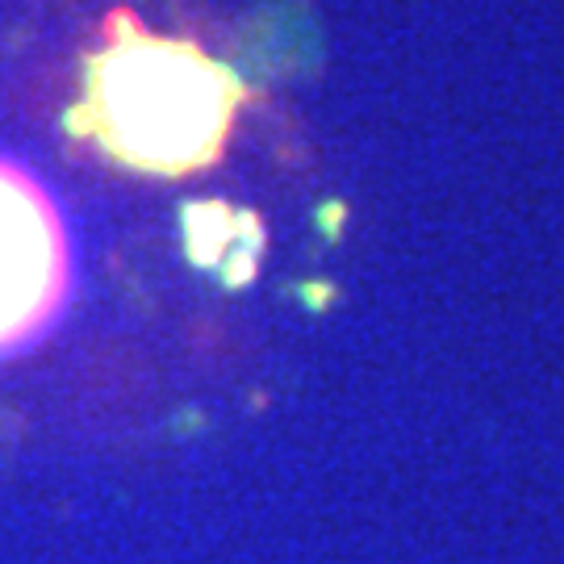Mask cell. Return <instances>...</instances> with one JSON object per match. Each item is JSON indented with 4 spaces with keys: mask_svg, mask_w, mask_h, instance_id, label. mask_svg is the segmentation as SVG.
I'll return each instance as SVG.
<instances>
[{
    "mask_svg": "<svg viewBox=\"0 0 564 564\" xmlns=\"http://www.w3.org/2000/svg\"><path fill=\"white\" fill-rule=\"evenodd\" d=\"M184 239L188 256L202 268H223L226 284H247L256 276V256H260V223L251 214H239L230 205L205 202L184 209Z\"/></svg>",
    "mask_w": 564,
    "mask_h": 564,
    "instance_id": "3",
    "label": "cell"
},
{
    "mask_svg": "<svg viewBox=\"0 0 564 564\" xmlns=\"http://www.w3.org/2000/svg\"><path fill=\"white\" fill-rule=\"evenodd\" d=\"M76 256L46 184L0 155V360H13L63 318Z\"/></svg>",
    "mask_w": 564,
    "mask_h": 564,
    "instance_id": "2",
    "label": "cell"
},
{
    "mask_svg": "<svg viewBox=\"0 0 564 564\" xmlns=\"http://www.w3.org/2000/svg\"><path fill=\"white\" fill-rule=\"evenodd\" d=\"M247 84L193 39L147 30L130 9L105 18V42L84 63L67 126L113 163L181 181L226 155Z\"/></svg>",
    "mask_w": 564,
    "mask_h": 564,
    "instance_id": "1",
    "label": "cell"
}]
</instances>
